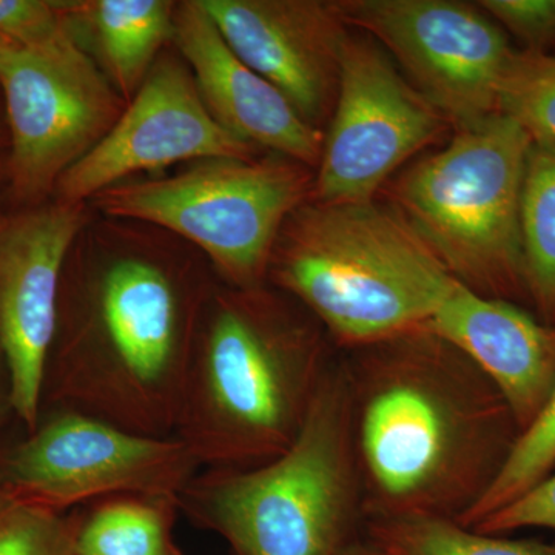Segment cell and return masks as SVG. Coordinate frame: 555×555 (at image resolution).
Returning a JSON list of instances; mask_svg holds the SVG:
<instances>
[{"instance_id":"obj_1","label":"cell","mask_w":555,"mask_h":555,"mask_svg":"<svg viewBox=\"0 0 555 555\" xmlns=\"http://www.w3.org/2000/svg\"><path fill=\"white\" fill-rule=\"evenodd\" d=\"M217 283L185 241L93 211L62 272L42 411L72 409L142 436L175 437L193 345Z\"/></svg>"},{"instance_id":"obj_2","label":"cell","mask_w":555,"mask_h":555,"mask_svg":"<svg viewBox=\"0 0 555 555\" xmlns=\"http://www.w3.org/2000/svg\"><path fill=\"white\" fill-rule=\"evenodd\" d=\"M341 360L364 521L469 513L520 434L494 383L427 327Z\"/></svg>"},{"instance_id":"obj_3","label":"cell","mask_w":555,"mask_h":555,"mask_svg":"<svg viewBox=\"0 0 555 555\" xmlns=\"http://www.w3.org/2000/svg\"><path fill=\"white\" fill-rule=\"evenodd\" d=\"M337 350L284 292L218 281L193 345L175 437L203 469L270 462L298 437Z\"/></svg>"},{"instance_id":"obj_4","label":"cell","mask_w":555,"mask_h":555,"mask_svg":"<svg viewBox=\"0 0 555 555\" xmlns=\"http://www.w3.org/2000/svg\"><path fill=\"white\" fill-rule=\"evenodd\" d=\"M268 284L346 352L427 327L460 283L389 204L309 199L278 235Z\"/></svg>"},{"instance_id":"obj_5","label":"cell","mask_w":555,"mask_h":555,"mask_svg":"<svg viewBox=\"0 0 555 555\" xmlns=\"http://www.w3.org/2000/svg\"><path fill=\"white\" fill-rule=\"evenodd\" d=\"M179 513L224 539L233 555H339L364 524L341 353L298 437L244 469H201Z\"/></svg>"},{"instance_id":"obj_6","label":"cell","mask_w":555,"mask_h":555,"mask_svg":"<svg viewBox=\"0 0 555 555\" xmlns=\"http://www.w3.org/2000/svg\"><path fill=\"white\" fill-rule=\"evenodd\" d=\"M532 139L502 113L452 130L386 185V203L449 275L481 297L528 301L520 204Z\"/></svg>"},{"instance_id":"obj_7","label":"cell","mask_w":555,"mask_h":555,"mask_svg":"<svg viewBox=\"0 0 555 555\" xmlns=\"http://www.w3.org/2000/svg\"><path fill=\"white\" fill-rule=\"evenodd\" d=\"M313 182L315 170L275 153L208 158L120 182L89 204L102 217L166 230L195 247L219 283L250 288L268 284L278 235Z\"/></svg>"},{"instance_id":"obj_8","label":"cell","mask_w":555,"mask_h":555,"mask_svg":"<svg viewBox=\"0 0 555 555\" xmlns=\"http://www.w3.org/2000/svg\"><path fill=\"white\" fill-rule=\"evenodd\" d=\"M0 94L11 210L53 199L61 178L100 144L127 105L68 31L30 49L0 46Z\"/></svg>"},{"instance_id":"obj_9","label":"cell","mask_w":555,"mask_h":555,"mask_svg":"<svg viewBox=\"0 0 555 555\" xmlns=\"http://www.w3.org/2000/svg\"><path fill=\"white\" fill-rule=\"evenodd\" d=\"M203 469L177 437H150L72 411L46 409L0 447V496L69 513L122 494L181 495Z\"/></svg>"},{"instance_id":"obj_10","label":"cell","mask_w":555,"mask_h":555,"mask_svg":"<svg viewBox=\"0 0 555 555\" xmlns=\"http://www.w3.org/2000/svg\"><path fill=\"white\" fill-rule=\"evenodd\" d=\"M449 130L448 120L408 82L377 40L350 28L310 199H377L409 160Z\"/></svg>"},{"instance_id":"obj_11","label":"cell","mask_w":555,"mask_h":555,"mask_svg":"<svg viewBox=\"0 0 555 555\" xmlns=\"http://www.w3.org/2000/svg\"><path fill=\"white\" fill-rule=\"evenodd\" d=\"M347 27L377 40L452 130L499 113L514 50L480 7L456 0H335Z\"/></svg>"},{"instance_id":"obj_12","label":"cell","mask_w":555,"mask_h":555,"mask_svg":"<svg viewBox=\"0 0 555 555\" xmlns=\"http://www.w3.org/2000/svg\"><path fill=\"white\" fill-rule=\"evenodd\" d=\"M210 115L173 47L164 51L112 130L57 182L53 199L89 204L101 192L167 167L259 155Z\"/></svg>"},{"instance_id":"obj_13","label":"cell","mask_w":555,"mask_h":555,"mask_svg":"<svg viewBox=\"0 0 555 555\" xmlns=\"http://www.w3.org/2000/svg\"><path fill=\"white\" fill-rule=\"evenodd\" d=\"M91 217L90 204L50 199L10 210L0 222V353L25 433L35 429L42 411L65 261Z\"/></svg>"},{"instance_id":"obj_14","label":"cell","mask_w":555,"mask_h":555,"mask_svg":"<svg viewBox=\"0 0 555 555\" xmlns=\"http://www.w3.org/2000/svg\"><path fill=\"white\" fill-rule=\"evenodd\" d=\"M230 49L269 80L313 129L337 101L350 28L324 0H199Z\"/></svg>"},{"instance_id":"obj_15","label":"cell","mask_w":555,"mask_h":555,"mask_svg":"<svg viewBox=\"0 0 555 555\" xmlns=\"http://www.w3.org/2000/svg\"><path fill=\"white\" fill-rule=\"evenodd\" d=\"M171 47L188 64L210 115L233 137L317 170L324 133L230 49L199 0L177 2Z\"/></svg>"},{"instance_id":"obj_16","label":"cell","mask_w":555,"mask_h":555,"mask_svg":"<svg viewBox=\"0 0 555 555\" xmlns=\"http://www.w3.org/2000/svg\"><path fill=\"white\" fill-rule=\"evenodd\" d=\"M427 328L488 375L520 433L534 422L555 386V326L516 302L481 297L459 284Z\"/></svg>"},{"instance_id":"obj_17","label":"cell","mask_w":555,"mask_h":555,"mask_svg":"<svg viewBox=\"0 0 555 555\" xmlns=\"http://www.w3.org/2000/svg\"><path fill=\"white\" fill-rule=\"evenodd\" d=\"M65 27L129 104L171 47L177 2L62 0Z\"/></svg>"},{"instance_id":"obj_18","label":"cell","mask_w":555,"mask_h":555,"mask_svg":"<svg viewBox=\"0 0 555 555\" xmlns=\"http://www.w3.org/2000/svg\"><path fill=\"white\" fill-rule=\"evenodd\" d=\"M179 499L122 494L82 507L76 555H184L175 540Z\"/></svg>"},{"instance_id":"obj_19","label":"cell","mask_w":555,"mask_h":555,"mask_svg":"<svg viewBox=\"0 0 555 555\" xmlns=\"http://www.w3.org/2000/svg\"><path fill=\"white\" fill-rule=\"evenodd\" d=\"M528 302L555 326V142L532 141L520 204Z\"/></svg>"},{"instance_id":"obj_20","label":"cell","mask_w":555,"mask_h":555,"mask_svg":"<svg viewBox=\"0 0 555 555\" xmlns=\"http://www.w3.org/2000/svg\"><path fill=\"white\" fill-rule=\"evenodd\" d=\"M363 525L367 540L387 555H555L551 543L483 534L452 518H386Z\"/></svg>"},{"instance_id":"obj_21","label":"cell","mask_w":555,"mask_h":555,"mask_svg":"<svg viewBox=\"0 0 555 555\" xmlns=\"http://www.w3.org/2000/svg\"><path fill=\"white\" fill-rule=\"evenodd\" d=\"M555 467V386L542 411L525 430L507 456L502 473L495 478L483 499L456 524L474 528L526 492L531 491Z\"/></svg>"},{"instance_id":"obj_22","label":"cell","mask_w":555,"mask_h":555,"mask_svg":"<svg viewBox=\"0 0 555 555\" xmlns=\"http://www.w3.org/2000/svg\"><path fill=\"white\" fill-rule=\"evenodd\" d=\"M499 113L532 141L555 142V54L514 51L500 82Z\"/></svg>"},{"instance_id":"obj_23","label":"cell","mask_w":555,"mask_h":555,"mask_svg":"<svg viewBox=\"0 0 555 555\" xmlns=\"http://www.w3.org/2000/svg\"><path fill=\"white\" fill-rule=\"evenodd\" d=\"M82 507L54 513L0 496V555H76Z\"/></svg>"},{"instance_id":"obj_24","label":"cell","mask_w":555,"mask_h":555,"mask_svg":"<svg viewBox=\"0 0 555 555\" xmlns=\"http://www.w3.org/2000/svg\"><path fill=\"white\" fill-rule=\"evenodd\" d=\"M67 33L62 0H0V46H46Z\"/></svg>"},{"instance_id":"obj_25","label":"cell","mask_w":555,"mask_h":555,"mask_svg":"<svg viewBox=\"0 0 555 555\" xmlns=\"http://www.w3.org/2000/svg\"><path fill=\"white\" fill-rule=\"evenodd\" d=\"M478 7L524 51L546 53L555 43V0H481Z\"/></svg>"},{"instance_id":"obj_26","label":"cell","mask_w":555,"mask_h":555,"mask_svg":"<svg viewBox=\"0 0 555 555\" xmlns=\"http://www.w3.org/2000/svg\"><path fill=\"white\" fill-rule=\"evenodd\" d=\"M525 528H543L555 532V467L531 491L470 529L483 534L503 535Z\"/></svg>"},{"instance_id":"obj_27","label":"cell","mask_w":555,"mask_h":555,"mask_svg":"<svg viewBox=\"0 0 555 555\" xmlns=\"http://www.w3.org/2000/svg\"><path fill=\"white\" fill-rule=\"evenodd\" d=\"M13 416L16 415H14L13 400H11L9 371H7L5 360L0 353V430L7 426V423Z\"/></svg>"},{"instance_id":"obj_28","label":"cell","mask_w":555,"mask_h":555,"mask_svg":"<svg viewBox=\"0 0 555 555\" xmlns=\"http://www.w3.org/2000/svg\"><path fill=\"white\" fill-rule=\"evenodd\" d=\"M10 137L7 126L5 109H3L2 94H0V185L5 182L7 160H9Z\"/></svg>"},{"instance_id":"obj_29","label":"cell","mask_w":555,"mask_h":555,"mask_svg":"<svg viewBox=\"0 0 555 555\" xmlns=\"http://www.w3.org/2000/svg\"><path fill=\"white\" fill-rule=\"evenodd\" d=\"M339 555H387L385 551L379 550L375 546L371 540H353L352 543L346 546Z\"/></svg>"},{"instance_id":"obj_30","label":"cell","mask_w":555,"mask_h":555,"mask_svg":"<svg viewBox=\"0 0 555 555\" xmlns=\"http://www.w3.org/2000/svg\"><path fill=\"white\" fill-rule=\"evenodd\" d=\"M3 214H0V222H2Z\"/></svg>"},{"instance_id":"obj_31","label":"cell","mask_w":555,"mask_h":555,"mask_svg":"<svg viewBox=\"0 0 555 555\" xmlns=\"http://www.w3.org/2000/svg\"><path fill=\"white\" fill-rule=\"evenodd\" d=\"M2 192H3V188H2V185H0V193H2Z\"/></svg>"}]
</instances>
